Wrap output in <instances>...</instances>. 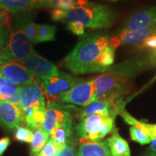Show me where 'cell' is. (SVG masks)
Listing matches in <instances>:
<instances>
[{
    "label": "cell",
    "mask_w": 156,
    "mask_h": 156,
    "mask_svg": "<svg viewBox=\"0 0 156 156\" xmlns=\"http://www.w3.org/2000/svg\"><path fill=\"white\" fill-rule=\"evenodd\" d=\"M46 6L53 8V9L67 10L73 7L76 0H45Z\"/></svg>",
    "instance_id": "26"
},
{
    "label": "cell",
    "mask_w": 156,
    "mask_h": 156,
    "mask_svg": "<svg viewBox=\"0 0 156 156\" xmlns=\"http://www.w3.org/2000/svg\"><path fill=\"white\" fill-rule=\"evenodd\" d=\"M105 141L112 156H132L128 142L119 135L116 129Z\"/></svg>",
    "instance_id": "19"
},
{
    "label": "cell",
    "mask_w": 156,
    "mask_h": 156,
    "mask_svg": "<svg viewBox=\"0 0 156 156\" xmlns=\"http://www.w3.org/2000/svg\"><path fill=\"white\" fill-rule=\"evenodd\" d=\"M69 108V106H61L54 102L46 105V117L42 128L49 135L54 129L61 125L67 117L72 116Z\"/></svg>",
    "instance_id": "11"
},
{
    "label": "cell",
    "mask_w": 156,
    "mask_h": 156,
    "mask_svg": "<svg viewBox=\"0 0 156 156\" xmlns=\"http://www.w3.org/2000/svg\"><path fill=\"white\" fill-rule=\"evenodd\" d=\"M25 29L27 36L33 44H38L37 41V28L36 23L28 21L25 23Z\"/></svg>",
    "instance_id": "28"
},
{
    "label": "cell",
    "mask_w": 156,
    "mask_h": 156,
    "mask_svg": "<svg viewBox=\"0 0 156 156\" xmlns=\"http://www.w3.org/2000/svg\"><path fill=\"white\" fill-rule=\"evenodd\" d=\"M156 34V26L138 29L135 30H122L119 34L109 38V45L114 49L121 45H134L142 43L148 37Z\"/></svg>",
    "instance_id": "10"
},
{
    "label": "cell",
    "mask_w": 156,
    "mask_h": 156,
    "mask_svg": "<svg viewBox=\"0 0 156 156\" xmlns=\"http://www.w3.org/2000/svg\"><path fill=\"white\" fill-rule=\"evenodd\" d=\"M37 41L38 43L55 41L56 27L50 25L37 24Z\"/></svg>",
    "instance_id": "22"
},
{
    "label": "cell",
    "mask_w": 156,
    "mask_h": 156,
    "mask_svg": "<svg viewBox=\"0 0 156 156\" xmlns=\"http://www.w3.org/2000/svg\"><path fill=\"white\" fill-rule=\"evenodd\" d=\"M140 47L142 48L156 49V34L148 37L145 41H143L140 45Z\"/></svg>",
    "instance_id": "31"
},
{
    "label": "cell",
    "mask_w": 156,
    "mask_h": 156,
    "mask_svg": "<svg viewBox=\"0 0 156 156\" xmlns=\"http://www.w3.org/2000/svg\"><path fill=\"white\" fill-rule=\"evenodd\" d=\"M112 1H116V0H112Z\"/></svg>",
    "instance_id": "37"
},
{
    "label": "cell",
    "mask_w": 156,
    "mask_h": 156,
    "mask_svg": "<svg viewBox=\"0 0 156 156\" xmlns=\"http://www.w3.org/2000/svg\"><path fill=\"white\" fill-rule=\"evenodd\" d=\"M19 63L24 66L34 77L56 75L60 72L55 64L38 55L36 51Z\"/></svg>",
    "instance_id": "9"
},
{
    "label": "cell",
    "mask_w": 156,
    "mask_h": 156,
    "mask_svg": "<svg viewBox=\"0 0 156 156\" xmlns=\"http://www.w3.org/2000/svg\"><path fill=\"white\" fill-rule=\"evenodd\" d=\"M73 124L72 116L67 117L64 122L58 127L54 129L51 134L50 137L58 145L65 147L69 145L70 138L73 134Z\"/></svg>",
    "instance_id": "20"
},
{
    "label": "cell",
    "mask_w": 156,
    "mask_h": 156,
    "mask_svg": "<svg viewBox=\"0 0 156 156\" xmlns=\"http://www.w3.org/2000/svg\"><path fill=\"white\" fill-rule=\"evenodd\" d=\"M152 153H156V140H153L151 141V145L149 147V151Z\"/></svg>",
    "instance_id": "35"
},
{
    "label": "cell",
    "mask_w": 156,
    "mask_h": 156,
    "mask_svg": "<svg viewBox=\"0 0 156 156\" xmlns=\"http://www.w3.org/2000/svg\"><path fill=\"white\" fill-rule=\"evenodd\" d=\"M0 77L18 85H28L34 83V76L24 66L18 62L0 60Z\"/></svg>",
    "instance_id": "8"
},
{
    "label": "cell",
    "mask_w": 156,
    "mask_h": 156,
    "mask_svg": "<svg viewBox=\"0 0 156 156\" xmlns=\"http://www.w3.org/2000/svg\"><path fill=\"white\" fill-rule=\"evenodd\" d=\"M51 18L55 22L69 23L80 22L85 28H108L115 22V16L106 6L88 0H76L72 8L67 10L53 9Z\"/></svg>",
    "instance_id": "2"
},
{
    "label": "cell",
    "mask_w": 156,
    "mask_h": 156,
    "mask_svg": "<svg viewBox=\"0 0 156 156\" xmlns=\"http://www.w3.org/2000/svg\"><path fill=\"white\" fill-rule=\"evenodd\" d=\"M23 119V112L16 105L0 100V124L7 129L14 130L20 126Z\"/></svg>",
    "instance_id": "12"
},
{
    "label": "cell",
    "mask_w": 156,
    "mask_h": 156,
    "mask_svg": "<svg viewBox=\"0 0 156 156\" xmlns=\"http://www.w3.org/2000/svg\"><path fill=\"white\" fill-rule=\"evenodd\" d=\"M49 138V134H48L43 128L35 130L32 141L30 142V156H37Z\"/></svg>",
    "instance_id": "21"
},
{
    "label": "cell",
    "mask_w": 156,
    "mask_h": 156,
    "mask_svg": "<svg viewBox=\"0 0 156 156\" xmlns=\"http://www.w3.org/2000/svg\"><path fill=\"white\" fill-rule=\"evenodd\" d=\"M9 26L0 23V51L7 46L9 37Z\"/></svg>",
    "instance_id": "29"
},
{
    "label": "cell",
    "mask_w": 156,
    "mask_h": 156,
    "mask_svg": "<svg viewBox=\"0 0 156 156\" xmlns=\"http://www.w3.org/2000/svg\"><path fill=\"white\" fill-rule=\"evenodd\" d=\"M9 144H10V139L8 136L0 139V156L2 155V154L5 153Z\"/></svg>",
    "instance_id": "33"
},
{
    "label": "cell",
    "mask_w": 156,
    "mask_h": 156,
    "mask_svg": "<svg viewBox=\"0 0 156 156\" xmlns=\"http://www.w3.org/2000/svg\"><path fill=\"white\" fill-rule=\"evenodd\" d=\"M20 86L18 84L0 77V93L1 94H15L17 93Z\"/></svg>",
    "instance_id": "25"
},
{
    "label": "cell",
    "mask_w": 156,
    "mask_h": 156,
    "mask_svg": "<svg viewBox=\"0 0 156 156\" xmlns=\"http://www.w3.org/2000/svg\"><path fill=\"white\" fill-rule=\"evenodd\" d=\"M156 26V7L140 11L130 17L123 26V30H135L138 29Z\"/></svg>",
    "instance_id": "14"
},
{
    "label": "cell",
    "mask_w": 156,
    "mask_h": 156,
    "mask_svg": "<svg viewBox=\"0 0 156 156\" xmlns=\"http://www.w3.org/2000/svg\"><path fill=\"white\" fill-rule=\"evenodd\" d=\"M119 114L122 117L123 119L125 121L127 124L139 128L140 129H141L142 131L147 134L151 138L152 140H156V124H147V123L140 122V121H138L135 118H134L124 108L122 98L119 103Z\"/></svg>",
    "instance_id": "18"
},
{
    "label": "cell",
    "mask_w": 156,
    "mask_h": 156,
    "mask_svg": "<svg viewBox=\"0 0 156 156\" xmlns=\"http://www.w3.org/2000/svg\"><path fill=\"white\" fill-rule=\"evenodd\" d=\"M18 93L20 108L23 112L30 107L46 102L41 87L36 83L20 86Z\"/></svg>",
    "instance_id": "13"
},
{
    "label": "cell",
    "mask_w": 156,
    "mask_h": 156,
    "mask_svg": "<svg viewBox=\"0 0 156 156\" xmlns=\"http://www.w3.org/2000/svg\"><path fill=\"white\" fill-rule=\"evenodd\" d=\"M95 90V77L90 80L80 79L69 90L58 98L56 103H69L85 107L90 103Z\"/></svg>",
    "instance_id": "7"
},
{
    "label": "cell",
    "mask_w": 156,
    "mask_h": 156,
    "mask_svg": "<svg viewBox=\"0 0 156 156\" xmlns=\"http://www.w3.org/2000/svg\"><path fill=\"white\" fill-rule=\"evenodd\" d=\"M44 6H46L45 0H0V10L14 14Z\"/></svg>",
    "instance_id": "15"
},
{
    "label": "cell",
    "mask_w": 156,
    "mask_h": 156,
    "mask_svg": "<svg viewBox=\"0 0 156 156\" xmlns=\"http://www.w3.org/2000/svg\"><path fill=\"white\" fill-rule=\"evenodd\" d=\"M77 156H112L105 140L90 141L80 139Z\"/></svg>",
    "instance_id": "16"
},
{
    "label": "cell",
    "mask_w": 156,
    "mask_h": 156,
    "mask_svg": "<svg viewBox=\"0 0 156 156\" xmlns=\"http://www.w3.org/2000/svg\"><path fill=\"white\" fill-rule=\"evenodd\" d=\"M80 78L64 72L58 75L34 77V83L41 85L46 104L56 103L64 93L67 92L80 81Z\"/></svg>",
    "instance_id": "4"
},
{
    "label": "cell",
    "mask_w": 156,
    "mask_h": 156,
    "mask_svg": "<svg viewBox=\"0 0 156 156\" xmlns=\"http://www.w3.org/2000/svg\"><path fill=\"white\" fill-rule=\"evenodd\" d=\"M126 78L122 73L106 72L95 77V93L90 103L93 101L122 97L125 91Z\"/></svg>",
    "instance_id": "6"
},
{
    "label": "cell",
    "mask_w": 156,
    "mask_h": 156,
    "mask_svg": "<svg viewBox=\"0 0 156 156\" xmlns=\"http://www.w3.org/2000/svg\"><path fill=\"white\" fill-rule=\"evenodd\" d=\"M46 102L30 107L23 112L25 125L30 130L42 128L46 117Z\"/></svg>",
    "instance_id": "17"
},
{
    "label": "cell",
    "mask_w": 156,
    "mask_h": 156,
    "mask_svg": "<svg viewBox=\"0 0 156 156\" xmlns=\"http://www.w3.org/2000/svg\"><path fill=\"white\" fill-rule=\"evenodd\" d=\"M33 136H34V133L32 130L28 128L20 126L15 129V139L17 141L30 143L32 141Z\"/></svg>",
    "instance_id": "27"
},
{
    "label": "cell",
    "mask_w": 156,
    "mask_h": 156,
    "mask_svg": "<svg viewBox=\"0 0 156 156\" xmlns=\"http://www.w3.org/2000/svg\"><path fill=\"white\" fill-rule=\"evenodd\" d=\"M115 49L103 33L85 35L74 49L62 60L65 69L75 75L106 73L114 62Z\"/></svg>",
    "instance_id": "1"
},
{
    "label": "cell",
    "mask_w": 156,
    "mask_h": 156,
    "mask_svg": "<svg viewBox=\"0 0 156 156\" xmlns=\"http://www.w3.org/2000/svg\"><path fill=\"white\" fill-rule=\"evenodd\" d=\"M63 147L50 137L37 156H57L60 150Z\"/></svg>",
    "instance_id": "23"
},
{
    "label": "cell",
    "mask_w": 156,
    "mask_h": 156,
    "mask_svg": "<svg viewBox=\"0 0 156 156\" xmlns=\"http://www.w3.org/2000/svg\"><path fill=\"white\" fill-rule=\"evenodd\" d=\"M85 26L80 22H71L67 23V29L70 32L77 36H83L85 34Z\"/></svg>",
    "instance_id": "30"
},
{
    "label": "cell",
    "mask_w": 156,
    "mask_h": 156,
    "mask_svg": "<svg viewBox=\"0 0 156 156\" xmlns=\"http://www.w3.org/2000/svg\"><path fill=\"white\" fill-rule=\"evenodd\" d=\"M129 132L131 139L140 143V145H143L151 143V138L139 128L132 126L129 128Z\"/></svg>",
    "instance_id": "24"
},
{
    "label": "cell",
    "mask_w": 156,
    "mask_h": 156,
    "mask_svg": "<svg viewBox=\"0 0 156 156\" xmlns=\"http://www.w3.org/2000/svg\"><path fill=\"white\" fill-rule=\"evenodd\" d=\"M144 156H156V153H152V152H148V153Z\"/></svg>",
    "instance_id": "36"
},
{
    "label": "cell",
    "mask_w": 156,
    "mask_h": 156,
    "mask_svg": "<svg viewBox=\"0 0 156 156\" xmlns=\"http://www.w3.org/2000/svg\"><path fill=\"white\" fill-rule=\"evenodd\" d=\"M118 112L94 114L81 119L76 126V133L81 139L99 141L114 131L115 120Z\"/></svg>",
    "instance_id": "3"
},
{
    "label": "cell",
    "mask_w": 156,
    "mask_h": 156,
    "mask_svg": "<svg viewBox=\"0 0 156 156\" xmlns=\"http://www.w3.org/2000/svg\"><path fill=\"white\" fill-rule=\"evenodd\" d=\"M0 23H5L9 26V17L8 12L0 10Z\"/></svg>",
    "instance_id": "34"
},
{
    "label": "cell",
    "mask_w": 156,
    "mask_h": 156,
    "mask_svg": "<svg viewBox=\"0 0 156 156\" xmlns=\"http://www.w3.org/2000/svg\"><path fill=\"white\" fill-rule=\"evenodd\" d=\"M33 44L27 36L25 23L11 30L9 41L0 51V60L20 62L35 51Z\"/></svg>",
    "instance_id": "5"
},
{
    "label": "cell",
    "mask_w": 156,
    "mask_h": 156,
    "mask_svg": "<svg viewBox=\"0 0 156 156\" xmlns=\"http://www.w3.org/2000/svg\"><path fill=\"white\" fill-rule=\"evenodd\" d=\"M57 156H77V151L71 145H67L60 150Z\"/></svg>",
    "instance_id": "32"
}]
</instances>
